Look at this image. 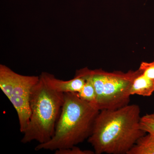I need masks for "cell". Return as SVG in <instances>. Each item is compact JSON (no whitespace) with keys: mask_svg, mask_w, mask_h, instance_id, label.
<instances>
[{"mask_svg":"<svg viewBox=\"0 0 154 154\" xmlns=\"http://www.w3.org/2000/svg\"><path fill=\"white\" fill-rule=\"evenodd\" d=\"M140 108L137 104L100 110L88 139L96 154H127L146 134L140 126Z\"/></svg>","mask_w":154,"mask_h":154,"instance_id":"cell-1","label":"cell"},{"mask_svg":"<svg viewBox=\"0 0 154 154\" xmlns=\"http://www.w3.org/2000/svg\"><path fill=\"white\" fill-rule=\"evenodd\" d=\"M64 101L52 138L39 144L36 151L69 148L83 142L92 133L100 110L96 105L80 99L76 93H64Z\"/></svg>","mask_w":154,"mask_h":154,"instance_id":"cell-2","label":"cell"},{"mask_svg":"<svg viewBox=\"0 0 154 154\" xmlns=\"http://www.w3.org/2000/svg\"><path fill=\"white\" fill-rule=\"evenodd\" d=\"M64 101V94L53 90L39 76L30 94L31 115L21 142L49 141L54 136Z\"/></svg>","mask_w":154,"mask_h":154,"instance_id":"cell-3","label":"cell"},{"mask_svg":"<svg viewBox=\"0 0 154 154\" xmlns=\"http://www.w3.org/2000/svg\"><path fill=\"white\" fill-rule=\"evenodd\" d=\"M96 92V107L99 110H115L129 104L131 87L134 80L142 73L139 69L108 72L90 69Z\"/></svg>","mask_w":154,"mask_h":154,"instance_id":"cell-4","label":"cell"},{"mask_svg":"<svg viewBox=\"0 0 154 154\" xmlns=\"http://www.w3.org/2000/svg\"><path fill=\"white\" fill-rule=\"evenodd\" d=\"M39 76L23 75L5 65H0V88L17 111L20 131H25L31 115L30 96Z\"/></svg>","mask_w":154,"mask_h":154,"instance_id":"cell-5","label":"cell"},{"mask_svg":"<svg viewBox=\"0 0 154 154\" xmlns=\"http://www.w3.org/2000/svg\"><path fill=\"white\" fill-rule=\"evenodd\" d=\"M40 76L49 88L63 94L79 93L86 82L85 78L77 72L74 78L68 81L59 79L47 72H42Z\"/></svg>","mask_w":154,"mask_h":154,"instance_id":"cell-6","label":"cell"},{"mask_svg":"<svg viewBox=\"0 0 154 154\" xmlns=\"http://www.w3.org/2000/svg\"><path fill=\"white\" fill-rule=\"evenodd\" d=\"M76 72L82 75L86 79L85 85L80 92L76 93L77 95L82 100L96 105V90L90 73V69L88 67L84 68L78 70Z\"/></svg>","mask_w":154,"mask_h":154,"instance_id":"cell-7","label":"cell"},{"mask_svg":"<svg viewBox=\"0 0 154 154\" xmlns=\"http://www.w3.org/2000/svg\"><path fill=\"white\" fill-rule=\"evenodd\" d=\"M154 92V79L146 76L142 73L139 75L133 82L130 95L150 96Z\"/></svg>","mask_w":154,"mask_h":154,"instance_id":"cell-8","label":"cell"},{"mask_svg":"<svg viewBox=\"0 0 154 154\" xmlns=\"http://www.w3.org/2000/svg\"><path fill=\"white\" fill-rule=\"evenodd\" d=\"M127 154H154V136L149 134L145 135Z\"/></svg>","mask_w":154,"mask_h":154,"instance_id":"cell-9","label":"cell"},{"mask_svg":"<svg viewBox=\"0 0 154 154\" xmlns=\"http://www.w3.org/2000/svg\"><path fill=\"white\" fill-rule=\"evenodd\" d=\"M55 154H95L94 151L82 149L75 146L67 149H60L55 151Z\"/></svg>","mask_w":154,"mask_h":154,"instance_id":"cell-10","label":"cell"},{"mask_svg":"<svg viewBox=\"0 0 154 154\" xmlns=\"http://www.w3.org/2000/svg\"><path fill=\"white\" fill-rule=\"evenodd\" d=\"M139 69L146 76L154 79V61L152 62H143Z\"/></svg>","mask_w":154,"mask_h":154,"instance_id":"cell-11","label":"cell"},{"mask_svg":"<svg viewBox=\"0 0 154 154\" xmlns=\"http://www.w3.org/2000/svg\"><path fill=\"white\" fill-rule=\"evenodd\" d=\"M145 115L146 116H148V117L154 119V113H151V114H146Z\"/></svg>","mask_w":154,"mask_h":154,"instance_id":"cell-12","label":"cell"}]
</instances>
